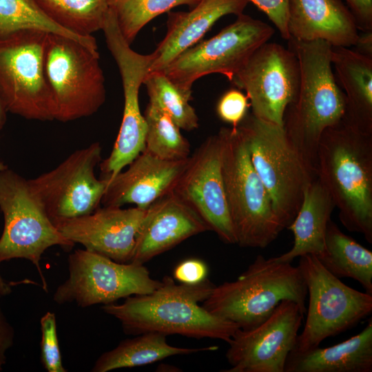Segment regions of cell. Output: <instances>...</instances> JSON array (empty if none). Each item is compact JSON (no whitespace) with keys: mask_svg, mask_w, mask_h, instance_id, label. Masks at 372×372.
Listing matches in <instances>:
<instances>
[{"mask_svg":"<svg viewBox=\"0 0 372 372\" xmlns=\"http://www.w3.org/2000/svg\"><path fill=\"white\" fill-rule=\"evenodd\" d=\"M154 291L127 297L121 304L110 303L103 311L117 319L126 334L155 332L228 342L239 327L215 316L199 302L210 295L214 285L207 278L194 284H176L165 276Z\"/></svg>","mask_w":372,"mask_h":372,"instance_id":"6da1fadb","label":"cell"},{"mask_svg":"<svg viewBox=\"0 0 372 372\" xmlns=\"http://www.w3.org/2000/svg\"><path fill=\"white\" fill-rule=\"evenodd\" d=\"M288 41V48L298 59L300 81L296 96L285 110L283 128L309 169L317 176L321 136L327 128L342 121L345 96L334 76L329 43L294 39Z\"/></svg>","mask_w":372,"mask_h":372,"instance_id":"7a4b0ae2","label":"cell"},{"mask_svg":"<svg viewBox=\"0 0 372 372\" xmlns=\"http://www.w3.org/2000/svg\"><path fill=\"white\" fill-rule=\"evenodd\" d=\"M316 172L343 226L372 243V134L342 121L327 128L318 144Z\"/></svg>","mask_w":372,"mask_h":372,"instance_id":"3957f363","label":"cell"},{"mask_svg":"<svg viewBox=\"0 0 372 372\" xmlns=\"http://www.w3.org/2000/svg\"><path fill=\"white\" fill-rule=\"evenodd\" d=\"M307 296L298 266L258 255L235 280L214 286L203 306L247 330L268 318L283 300L296 302L306 312Z\"/></svg>","mask_w":372,"mask_h":372,"instance_id":"277c9868","label":"cell"},{"mask_svg":"<svg viewBox=\"0 0 372 372\" xmlns=\"http://www.w3.org/2000/svg\"><path fill=\"white\" fill-rule=\"evenodd\" d=\"M218 134L225 192L236 244L265 248L283 229L270 196L252 165L239 128L222 127Z\"/></svg>","mask_w":372,"mask_h":372,"instance_id":"5b68a950","label":"cell"},{"mask_svg":"<svg viewBox=\"0 0 372 372\" xmlns=\"http://www.w3.org/2000/svg\"><path fill=\"white\" fill-rule=\"evenodd\" d=\"M252 165L270 196L281 227L287 228L302 202L307 185L316 176L291 144L283 127L246 115L238 125Z\"/></svg>","mask_w":372,"mask_h":372,"instance_id":"8992f818","label":"cell"},{"mask_svg":"<svg viewBox=\"0 0 372 372\" xmlns=\"http://www.w3.org/2000/svg\"><path fill=\"white\" fill-rule=\"evenodd\" d=\"M99 59L98 49L63 35L48 34L44 70L54 120L68 122L87 117L103 105L106 91Z\"/></svg>","mask_w":372,"mask_h":372,"instance_id":"52a82bcc","label":"cell"},{"mask_svg":"<svg viewBox=\"0 0 372 372\" xmlns=\"http://www.w3.org/2000/svg\"><path fill=\"white\" fill-rule=\"evenodd\" d=\"M0 210L4 227L0 238V263L23 258L37 268L42 288L48 292L40 261L51 247L70 251L74 243L65 238L48 216L28 179L7 168L0 171Z\"/></svg>","mask_w":372,"mask_h":372,"instance_id":"ba28073f","label":"cell"},{"mask_svg":"<svg viewBox=\"0 0 372 372\" xmlns=\"http://www.w3.org/2000/svg\"><path fill=\"white\" fill-rule=\"evenodd\" d=\"M299 258L298 266L307 285L309 307L304 329L291 353L319 347L324 340L351 329L372 313V294L343 283L315 255Z\"/></svg>","mask_w":372,"mask_h":372,"instance_id":"9c48e42d","label":"cell"},{"mask_svg":"<svg viewBox=\"0 0 372 372\" xmlns=\"http://www.w3.org/2000/svg\"><path fill=\"white\" fill-rule=\"evenodd\" d=\"M48 34L25 30L0 37V92L8 112L28 120H54L44 70Z\"/></svg>","mask_w":372,"mask_h":372,"instance_id":"30bf717a","label":"cell"},{"mask_svg":"<svg viewBox=\"0 0 372 372\" xmlns=\"http://www.w3.org/2000/svg\"><path fill=\"white\" fill-rule=\"evenodd\" d=\"M274 32L267 23L242 13L213 37L182 52L163 72L177 87L190 94L194 83L208 74H220L231 81Z\"/></svg>","mask_w":372,"mask_h":372,"instance_id":"8fae6325","label":"cell"},{"mask_svg":"<svg viewBox=\"0 0 372 372\" xmlns=\"http://www.w3.org/2000/svg\"><path fill=\"white\" fill-rule=\"evenodd\" d=\"M68 264V278L53 295L58 304L74 302L83 308L105 305L133 295L149 293L161 283L150 276L143 265L118 262L85 249L70 254Z\"/></svg>","mask_w":372,"mask_h":372,"instance_id":"7c38bea8","label":"cell"},{"mask_svg":"<svg viewBox=\"0 0 372 372\" xmlns=\"http://www.w3.org/2000/svg\"><path fill=\"white\" fill-rule=\"evenodd\" d=\"M102 30L107 47L121 74L124 107L121 127L110 156L101 161V178L110 180L129 165L145 147L146 122L140 110L139 89L152 65L154 54L134 51L123 37L110 10Z\"/></svg>","mask_w":372,"mask_h":372,"instance_id":"4fadbf2b","label":"cell"},{"mask_svg":"<svg viewBox=\"0 0 372 372\" xmlns=\"http://www.w3.org/2000/svg\"><path fill=\"white\" fill-rule=\"evenodd\" d=\"M101 152L100 143L94 142L74 151L53 169L28 179L53 224L99 207L107 185L94 174Z\"/></svg>","mask_w":372,"mask_h":372,"instance_id":"5bb4252c","label":"cell"},{"mask_svg":"<svg viewBox=\"0 0 372 372\" xmlns=\"http://www.w3.org/2000/svg\"><path fill=\"white\" fill-rule=\"evenodd\" d=\"M299 81V65L293 52L267 41L231 81L245 91L255 117L283 127L285 110L296 96Z\"/></svg>","mask_w":372,"mask_h":372,"instance_id":"9a60e30c","label":"cell"},{"mask_svg":"<svg viewBox=\"0 0 372 372\" xmlns=\"http://www.w3.org/2000/svg\"><path fill=\"white\" fill-rule=\"evenodd\" d=\"M305 313L296 302L283 300L259 325L238 329L227 342L226 358L231 366L221 371L284 372Z\"/></svg>","mask_w":372,"mask_h":372,"instance_id":"2e32d148","label":"cell"},{"mask_svg":"<svg viewBox=\"0 0 372 372\" xmlns=\"http://www.w3.org/2000/svg\"><path fill=\"white\" fill-rule=\"evenodd\" d=\"M173 192L226 244H236L221 171V143L210 136L189 156Z\"/></svg>","mask_w":372,"mask_h":372,"instance_id":"e0dca14e","label":"cell"},{"mask_svg":"<svg viewBox=\"0 0 372 372\" xmlns=\"http://www.w3.org/2000/svg\"><path fill=\"white\" fill-rule=\"evenodd\" d=\"M146 209L103 206L91 214L54 225L68 240L121 263L132 257Z\"/></svg>","mask_w":372,"mask_h":372,"instance_id":"ac0fdd59","label":"cell"},{"mask_svg":"<svg viewBox=\"0 0 372 372\" xmlns=\"http://www.w3.org/2000/svg\"><path fill=\"white\" fill-rule=\"evenodd\" d=\"M209 231L202 218L173 192L145 211L130 262L144 265L196 234Z\"/></svg>","mask_w":372,"mask_h":372,"instance_id":"d6986e66","label":"cell"},{"mask_svg":"<svg viewBox=\"0 0 372 372\" xmlns=\"http://www.w3.org/2000/svg\"><path fill=\"white\" fill-rule=\"evenodd\" d=\"M188 159L166 161L143 151L125 172L107 180L101 203L109 207L134 204L147 209L156 200L173 192Z\"/></svg>","mask_w":372,"mask_h":372,"instance_id":"ffe728a7","label":"cell"},{"mask_svg":"<svg viewBox=\"0 0 372 372\" xmlns=\"http://www.w3.org/2000/svg\"><path fill=\"white\" fill-rule=\"evenodd\" d=\"M287 30L290 39L320 40L332 47L354 46L359 37L355 20L341 0H289Z\"/></svg>","mask_w":372,"mask_h":372,"instance_id":"44dd1931","label":"cell"},{"mask_svg":"<svg viewBox=\"0 0 372 372\" xmlns=\"http://www.w3.org/2000/svg\"><path fill=\"white\" fill-rule=\"evenodd\" d=\"M247 3V0H200L189 12H168L167 31L153 52L148 73L163 72L179 54L198 43L218 19L243 13Z\"/></svg>","mask_w":372,"mask_h":372,"instance_id":"7402d4cb","label":"cell"},{"mask_svg":"<svg viewBox=\"0 0 372 372\" xmlns=\"http://www.w3.org/2000/svg\"><path fill=\"white\" fill-rule=\"evenodd\" d=\"M335 78L345 96L342 121L372 134V57L346 47H332Z\"/></svg>","mask_w":372,"mask_h":372,"instance_id":"603a6c76","label":"cell"},{"mask_svg":"<svg viewBox=\"0 0 372 372\" xmlns=\"http://www.w3.org/2000/svg\"><path fill=\"white\" fill-rule=\"evenodd\" d=\"M372 319L358 334L325 348L290 353L284 372H371Z\"/></svg>","mask_w":372,"mask_h":372,"instance_id":"cb8c5ba5","label":"cell"},{"mask_svg":"<svg viewBox=\"0 0 372 372\" xmlns=\"http://www.w3.org/2000/svg\"><path fill=\"white\" fill-rule=\"evenodd\" d=\"M333 200L318 178L306 187L302 204L287 227L294 237L293 245L287 252L273 257L279 262H291L306 254L320 256L324 251L325 234L333 209Z\"/></svg>","mask_w":372,"mask_h":372,"instance_id":"d4e9b609","label":"cell"},{"mask_svg":"<svg viewBox=\"0 0 372 372\" xmlns=\"http://www.w3.org/2000/svg\"><path fill=\"white\" fill-rule=\"evenodd\" d=\"M121 341L114 349L101 354L91 369L92 372L112 370L152 364L177 355H188L204 351H214L217 346L184 348L169 345L166 335L148 332Z\"/></svg>","mask_w":372,"mask_h":372,"instance_id":"484cf974","label":"cell"},{"mask_svg":"<svg viewBox=\"0 0 372 372\" xmlns=\"http://www.w3.org/2000/svg\"><path fill=\"white\" fill-rule=\"evenodd\" d=\"M317 258L336 278H352L372 294V252L343 233L331 220L327 227L324 251Z\"/></svg>","mask_w":372,"mask_h":372,"instance_id":"4316f807","label":"cell"},{"mask_svg":"<svg viewBox=\"0 0 372 372\" xmlns=\"http://www.w3.org/2000/svg\"><path fill=\"white\" fill-rule=\"evenodd\" d=\"M56 24L78 35L88 37L102 30L109 0H35Z\"/></svg>","mask_w":372,"mask_h":372,"instance_id":"83f0119b","label":"cell"},{"mask_svg":"<svg viewBox=\"0 0 372 372\" xmlns=\"http://www.w3.org/2000/svg\"><path fill=\"white\" fill-rule=\"evenodd\" d=\"M25 30L63 35L98 49L94 37L80 36L61 27L43 11L35 0H0V37Z\"/></svg>","mask_w":372,"mask_h":372,"instance_id":"f1b7e54d","label":"cell"},{"mask_svg":"<svg viewBox=\"0 0 372 372\" xmlns=\"http://www.w3.org/2000/svg\"><path fill=\"white\" fill-rule=\"evenodd\" d=\"M143 116L146 122L145 152L166 161H182L189 157V141L166 112L149 103Z\"/></svg>","mask_w":372,"mask_h":372,"instance_id":"f546056e","label":"cell"},{"mask_svg":"<svg viewBox=\"0 0 372 372\" xmlns=\"http://www.w3.org/2000/svg\"><path fill=\"white\" fill-rule=\"evenodd\" d=\"M149 103L166 112L180 130L192 131L198 127V117L190 105L192 94L173 83L163 72L148 73L143 80Z\"/></svg>","mask_w":372,"mask_h":372,"instance_id":"4dcf8cb0","label":"cell"},{"mask_svg":"<svg viewBox=\"0 0 372 372\" xmlns=\"http://www.w3.org/2000/svg\"><path fill=\"white\" fill-rule=\"evenodd\" d=\"M200 0H109L120 31L132 44L141 29L152 19L175 7L196 6Z\"/></svg>","mask_w":372,"mask_h":372,"instance_id":"1f68e13d","label":"cell"},{"mask_svg":"<svg viewBox=\"0 0 372 372\" xmlns=\"http://www.w3.org/2000/svg\"><path fill=\"white\" fill-rule=\"evenodd\" d=\"M41 362L48 372H66L63 365L56 330L55 313L46 312L40 320Z\"/></svg>","mask_w":372,"mask_h":372,"instance_id":"d6a6232c","label":"cell"},{"mask_svg":"<svg viewBox=\"0 0 372 372\" xmlns=\"http://www.w3.org/2000/svg\"><path fill=\"white\" fill-rule=\"evenodd\" d=\"M250 107L249 99L240 90L231 89L226 92L217 104L216 111L219 118L236 127L247 115Z\"/></svg>","mask_w":372,"mask_h":372,"instance_id":"836d02e7","label":"cell"},{"mask_svg":"<svg viewBox=\"0 0 372 372\" xmlns=\"http://www.w3.org/2000/svg\"><path fill=\"white\" fill-rule=\"evenodd\" d=\"M256 5L264 12L269 20L276 25L281 37L289 40L287 30L289 0H247Z\"/></svg>","mask_w":372,"mask_h":372,"instance_id":"e575fe53","label":"cell"},{"mask_svg":"<svg viewBox=\"0 0 372 372\" xmlns=\"http://www.w3.org/2000/svg\"><path fill=\"white\" fill-rule=\"evenodd\" d=\"M207 267L200 260L190 258L178 264L174 270V278L180 283L194 285L207 278Z\"/></svg>","mask_w":372,"mask_h":372,"instance_id":"d590c367","label":"cell"},{"mask_svg":"<svg viewBox=\"0 0 372 372\" xmlns=\"http://www.w3.org/2000/svg\"><path fill=\"white\" fill-rule=\"evenodd\" d=\"M358 28L362 32L372 31V0H346Z\"/></svg>","mask_w":372,"mask_h":372,"instance_id":"8d00e7d4","label":"cell"},{"mask_svg":"<svg viewBox=\"0 0 372 372\" xmlns=\"http://www.w3.org/2000/svg\"><path fill=\"white\" fill-rule=\"evenodd\" d=\"M14 338L13 327L8 322L0 308V371L6 362V351L12 346Z\"/></svg>","mask_w":372,"mask_h":372,"instance_id":"74e56055","label":"cell"},{"mask_svg":"<svg viewBox=\"0 0 372 372\" xmlns=\"http://www.w3.org/2000/svg\"><path fill=\"white\" fill-rule=\"evenodd\" d=\"M354 46L355 51L372 57V31L364 32L359 34L358 39Z\"/></svg>","mask_w":372,"mask_h":372,"instance_id":"f35d334b","label":"cell"},{"mask_svg":"<svg viewBox=\"0 0 372 372\" xmlns=\"http://www.w3.org/2000/svg\"><path fill=\"white\" fill-rule=\"evenodd\" d=\"M8 110L0 92V131L3 129L6 122V114Z\"/></svg>","mask_w":372,"mask_h":372,"instance_id":"ab89813d","label":"cell"},{"mask_svg":"<svg viewBox=\"0 0 372 372\" xmlns=\"http://www.w3.org/2000/svg\"><path fill=\"white\" fill-rule=\"evenodd\" d=\"M11 285L6 282L0 274V298L10 293Z\"/></svg>","mask_w":372,"mask_h":372,"instance_id":"60d3db41","label":"cell"},{"mask_svg":"<svg viewBox=\"0 0 372 372\" xmlns=\"http://www.w3.org/2000/svg\"><path fill=\"white\" fill-rule=\"evenodd\" d=\"M8 168V166L6 165L3 161H0V171Z\"/></svg>","mask_w":372,"mask_h":372,"instance_id":"b9f144b4","label":"cell"}]
</instances>
